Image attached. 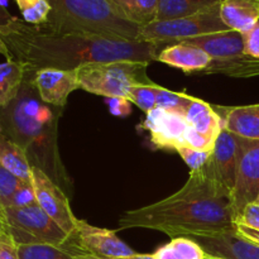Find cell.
<instances>
[{"label": "cell", "mask_w": 259, "mask_h": 259, "mask_svg": "<svg viewBox=\"0 0 259 259\" xmlns=\"http://www.w3.org/2000/svg\"><path fill=\"white\" fill-rule=\"evenodd\" d=\"M187 124L202 136L217 141L220 132L224 129V123L214 106L201 99L192 98L184 113Z\"/></svg>", "instance_id": "obj_19"}, {"label": "cell", "mask_w": 259, "mask_h": 259, "mask_svg": "<svg viewBox=\"0 0 259 259\" xmlns=\"http://www.w3.org/2000/svg\"><path fill=\"white\" fill-rule=\"evenodd\" d=\"M27 73V68L19 61L0 63V109L8 108L18 98Z\"/></svg>", "instance_id": "obj_22"}, {"label": "cell", "mask_w": 259, "mask_h": 259, "mask_svg": "<svg viewBox=\"0 0 259 259\" xmlns=\"http://www.w3.org/2000/svg\"><path fill=\"white\" fill-rule=\"evenodd\" d=\"M23 20L30 25H42L48 22L52 7L48 0H15Z\"/></svg>", "instance_id": "obj_27"}, {"label": "cell", "mask_w": 259, "mask_h": 259, "mask_svg": "<svg viewBox=\"0 0 259 259\" xmlns=\"http://www.w3.org/2000/svg\"><path fill=\"white\" fill-rule=\"evenodd\" d=\"M0 35L27 68L35 72L42 68L76 70L85 63L111 61H157L166 43L124 40L80 32H63L50 25H30L15 17L0 27Z\"/></svg>", "instance_id": "obj_1"}, {"label": "cell", "mask_w": 259, "mask_h": 259, "mask_svg": "<svg viewBox=\"0 0 259 259\" xmlns=\"http://www.w3.org/2000/svg\"><path fill=\"white\" fill-rule=\"evenodd\" d=\"M220 18L230 30L244 34L259 23V0H222Z\"/></svg>", "instance_id": "obj_18"}, {"label": "cell", "mask_w": 259, "mask_h": 259, "mask_svg": "<svg viewBox=\"0 0 259 259\" xmlns=\"http://www.w3.org/2000/svg\"><path fill=\"white\" fill-rule=\"evenodd\" d=\"M149 62L111 61L85 63L76 68L80 89L104 98H125L132 86L153 85L147 75Z\"/></svg>", "instance_id": "obj_5"}, {"label": "cell", "mask_w": 259, "mask_h": 259, "mask_svg": "<svg viewBox=\"0 0 259 259\" xmlns=\"http://www.w3.org/2000/svg\"><path fill=\"white\" fill-rule=\"evenodd\" d=\"M0 131H2V128H0Z\"/></svg>", "instance_id": "obj_47"}, {"label": "cell", "mask_w": 259, "mask_h": 259, "mask_svg": "<svg viewBox=\"0 0 259 259\" xmlns=\"http://www.w3.org/2000/svg\"><path fill=\"white\" fill-rule=\"evenodd\" d=\"M176 152L184 159L185 163L190 167L191 171H196V169L202 168L207 163L210 156H211V152L199 151V149H194L191 147L186 146L180 147V148H177Z\"/></svg>", "instance_id": "obj_31"}, {"label": "cell", "mask_w": 259, "mask_h": 259, "mask_svg": "<svg viewBox=\"0 0 259 259\" xmlns=\"http://www.w3.org/2000/svg\"><path fill=\"white\" fill-rule=\"evenodd\" d=\"M237 136L230 133L227 129L220 132L215 142V147L210 156V163L214 167L220 181L233 191L237 176Z\"/></svg>", "instance_id": "obj_15"}, {"label": "cell", "mask_w": 259, "mask_h": 259, "mask_svg": "<svg viewBox=\"0 0 259 259\" xmlns=\"http://www.w3.org/2000/svg\"><path fill=\"white\" fill-rule=\"evenodd\" d=\"M187 238L195 240L206 254L225 259H259V245L244 239L234 232L218 234H196Z\"/></svg>", "instance_id": "obj_13"}, {"label": "cell", "mask_w": 259, "mask_h": 259, "mask_svg": "<svg viewBox=\"0 0 259 259\" xmlns=\"http://www.w3.org/2000/svg\"><path fill=\"white\" fill-rule=\"evenodd\" d=\"M30 81L40 100L55 108H63L70 94L80 89L76 70L42 68L33 72Z\"/></svg>", "instance_id": "obj_12"}, {"label": "cell", "mask_w": 259, "mask_h": 259, "mask_svg": "<svg viewBox=\"0 0 259 259\" xmlns=\"http://www.w3.org/2000/svg\"><path fill=\"white\" fill-rule=\"evenodd\" d=\"M235 224H242L245 227L253 228V229L259 230V204L258 202H252L248 204L243 209V211L238 215Z\"/></svg>", "instance_id": "obj_34"}, {"label": "cell", "mask_w": 259, "mask_h": 259, "mask_svg": "<svg viewBox=\"0 0 259 259\" xmlns=\"http://www.w3.org/2000/svg\"><path fill=\"white\" fill-rule=\"evenodd\" d=\"M235 233L244 239L249 240V242L254 243V244L259 245V230L253 229V228L245 227L242 224H235Z\"/></svg>", "instance_id": "obj_38"}, {"label": "cell", "mask_w": 259, "mask_h": 259, "mask_svg": "<svg viewBox=\"0 0 259 259\" xmlns=\"http://www.w3.org/2000/svg\"><path fill=\"white\" fill-rule=\"evenodd\" d=\"M0 55H3L4 57H7L8 60H12V53H10L9 48L7 47V45H5V42L3 40L2 35H0Z\"/></svg>", "instance_id": "obj_41"}, {"label": "cell", "mask_w": 259, "mask_h": 259, "mask_svg": "<svg viewBox=\"0 0 259 259\" xmlns=\"http://www.w3.org/2000/svg\"><path fill=\"white\" fill-rule=\"evenodd\" d=\"M158 86L157 83L132 86L128 93V100L147 114L156 108V93Z\"/></svg>", "instance_id": "obj_29"}, {"label": "cell", "mask_w": 259, "mask_h": 259, "mask_svg": "<svg viewBox=\"0 0 259 259\" xmlns=\"http://www.w3.org/2000/svg\"><path fill=\"white\" fill-rule=\"evenodd\" d=\"M23 184L25 182H23L14 174L8 171L3 164H0V205L3 210L10 206L13 196Z\"/></svg>", "instance_id": "obj_30"}, {"label": "cell", "mask_w": 259, "mask_h": 259, "mask_svg": "<svg viewBox=\"0 0 259 259\" xmlns=\"http://www.w3.org/2000/svg\"><path fill=\"white\" fill-rule=\"evenodd\" d=\"M189 126L181 114L154 108L147 113L146 120L139 128L151 133V142L156 148L177 151V148L184 146L185 134Z\"/></svg>", "instance_id": "obj_11"}, {"label": "cell", "mask_w": 259, "mask_h": 259, "mask_svg": "<svg viewBox=\"0 0 259 259\" xmlns=\"http://www.w3.org/2000/svg\"><path fill=\"white\" fill-rule=\"evenodd\" d=\"M220 73L230 77L249 78L259 76V58L248 55L230 58H212L210 65L201 72V75Z\"/></svg>", "instance_id": "obj_20"}, {"label": "cell", "mask_w": 259, "mask_h": 259, "mask_svg": "<svg viewBox=\"0 0 259 259\" xmlns=\"http://www.w3.org/2000/svg\"><path fill=\"white\" fill-rule=\"evenodd\" d=\"M237 176L232 191L235 220L248 204L259 195V141L237 136Z\"/></svg>", "instance_id": "obj_8"}, {"label": "cell", "mask_w": 259, "mask_h": 259, "mask_svg": "<svg viewBox=\"0 0 259 259\" xmlns=\"http://www.w3.org/2000/svg\"><path fill=\"white\" fill-rule=\"evenodd\" d=\"M215 142L217 141L202 136L199 132H196L195 129H192L191 126H189L186 134H185L184 146L191 147V148L199 149V151L212 152V149H214L215 147Z\"/></svg>", "instance_id": "obj_32"}, {"label": "cell", "mask_w": 259, "mask_h": 259, "mask_svg": "<svg viewBox=\"0 0 259 259\" xmlns=\"http://www.w3.org/2000/svg\"><path fill=\"white\" fill-rule=\"evenodd\" d=\"M76 259H98L90 254H76Z\"/></svg>", "instance_id": "obj_42"}, {"label": "cell", "mask_w": 259, "mask_h": 259, "mask_svg": "<svg viewBox=\"0 0 259 259\" xmlns=\"http://www.w3.org/2000/svg\"><path fill=\"white\" fill-rule=\"evenodd\" d=\"M0 212H3V207H2V205H0Z\"/></svg>", "instance_id": "obj_46"}, {"label": "cell", "mask_w": 259, "mask_h": 259, "mask_svg": "<svg viewBox=\"0 0 259 259\" xmlns=\"http://www.w3.org/2000/svg\"><path fill=\"white\" fill-rule=\"evenodd\" d=\"M4 230L19 244H52L62 247L70 235L63 232L39 205L7 207L3 210Z\"/></svg>", "instance_id": "obj_7"}, {"label": "cell", "mask_w": 259, "mask_h": 259, "mask_svg": "<svg viewBox=\"0 0 259 259\" xmlns=\"http://www.w3.org/2000/svg\"><path fill=\"white\" fill-rule=\"evenodd\" d=\"M0 164L25 184H32V167L28 154L13 139L0 137Z\"/></svg>", "instance_id": "obj_21"}, {"label": "cell", "mask_w": 259, "mask_h": 259, "mask_svg": "<svg viewBox=\"0 0 259 259\" xmlns=\"http://www.w3.org/2000/svg\"><path fill=\"white\" fill-rule=\"evenodd\" d=\"M34 204H37V200H35L34 190H33L32 184H23L20 189L13 196L12 204H10L9 207H24Z\"/></svg>", "instance_id": "obj_33"}, {"label": "cell", "mask_w": 259, "mask_h": 259, "mask_svg": "<svg viewBox=\"0 0 259 259\" xmlns=\"http://www.w3.org/2000/svg\"><path fill=\"white\" fill-rule=\"evenodd\" d=\"M220 3L222 0H158L157 20L189 17L210 9Z\"/></svg>", "instance_id": "obj_23"}, {"label": "cell", "mask_w": 259, "mask_h": 259, "mask_svg": "<svg viewBox=\"0 0 259 259\" xmlns=\"http://www.w3.org/2000/svg\"><path fill=\"white\" fill-rule=\"evenodd\" d=\"M243 35H244L245 55L259 58V23Z\"/></svg>", "instance_id": "obj_37"}, {"label": "cell", "mask_w": 259, "mask_h": 259, "mask_svg": "<svg viewBox=\"0 0 259 259\" xmlns=\"http://www.w3.org/2000/svg\"><path fill=\"white\" fill-rule=\"evenodd\" d=\"M14 19L15 17H13V15L7 10L5 5L0 2V27L9 24V23L13 22Z\"/></svg>", "instance_id": "obj_39"}, {"label": "cell", "mask_w": 259, "mask_h": 259, "mask_svg": "<svg viewBox=\"0 0 259 259\" xmlns=\"http://www.w3.org/2000/svg\"><path fill=\"white\" fill-rule=\"evenodd\" d=\"M98 259H154L153 254H132V255H126V257H115V258H99Z\"/></svg>", "instance_id": "obj_40"}, {"label": "cell", "mask_w": 259, "mask_h": 259, "mask_svg": "<svg viewBox=\"0 0 259 259\" xmlns=\"http://www.w3.org/2000/svg\"><path fill=\"white\" fill-rule=\"evenodd\" d=\"M0 259H19L18 244L5 230L0 234Z\"/></svg>", "instance_id": "obj_36"}, {"label": "cell", "mask_w": 259, "mask_h": 259, "mask_svg": "<svg viewBox=\"0 0 259 259\" xmlns=\"http://www.w3.org/2000/svg\"><path fill=\"white\" fill-rule=\"evenodd\" d=\"M230 133L245 139L259 141V104L247 106H214Z\"/></svg>", "instance_id": "obj_16"}, {"label": "cell", "mask_w": 259, "mask_h": 259, "mask_svg": "<svg viewBox=\"0 0 259 259\" xmlns=\"http://www.w3.org/2000/svg\"><path fill=\"white\" fill-rule=\"evenodd\" d=\"M194 96H190L186 93H176L166 88L158 86L156 93V108L164 109L167 111L184 115L185 109L187 108L189 103Z\"/></svg>", "instance_id": "obj_28"}, {"label": "cell", "mask_w": 259, "mask_h": 259, "mask_svg": "<svg viewBox=\"0 0 259 259\" xmlns=\"http://www.w3.org/2000/svg\"><path fill=\"white\" fill-rule=\"evenodd\" d=\"M184 42L201 48L211 58H230L245 55L244 35L235 30L200 35Z\"/></svg>", "instance_id": "obj_17"}, {"label": "cell", "mask_w": 259, "mask_h": 259, "mask_svg": "<svg viewBox=\"0 0 259 259\" xmlns=\"http://www.w3.org/2000/svg\"><path fill=\"white\" fill-rule=\"evenodd\" d=\"M8 108V124L13 141L19 144L33 166L39 167L55 181H67L57 147L60 111L40 100L32 81L24 80L18 98Z\"/></svg>", "instance_id": "obj_3"}, {"label": "cell", "mask_w": 259, "mask_h": 259, "mask_svg": "<svg viewBox=\"0 0 259 259\" xmlns=\"http://www.w3.org/2000/svg\"><path fill=\"white\" fill-rule=\"evenodd\" d=\"M124 18L139 27L156 22L158 0H111Z\"/></svg>", "instance_id": "obj_24"}, {"label": "cell", "mask_w": 259, "mask_h": 259, "mask_svg": "<svg viewBox=\"0 0 259 259\" xmlns=\"http://www.w3.org/2000/svg\"><path fill=\"white\" fill-rule=\"evenodd\" d=\"M4 232V217H3V212H0V234Z\"/></svg>", "instance_id": "obj_43"}, {"label": "cell", "mask_w": 259, "mask_h": 259, "mask_svg": "<svg viewBox=\"0 0 259 259\" xmlns=\"http://www.w3.org/2000/svg\"><path fill=\"white\" fill-rule=\"evenodd\" d=\"M206 252L195 240L187 237L174 238L168 244L158 248L154 259H205Z\"/></svg>", "instance_id": "obj_25"}, {"label": "cell", "mask_w": 259, "mask_h": 259, "mask_svg": "<svg viewBox=\"0 0 259 259\" xmlns=\"http://www.w3.org/2000/svg\"><path fill=\"white\" fill-rule=\"evenodd\" d=\"M32 186L40 209L68 235H72L78 219L73 215L70 201L57 182L39 167H32Z\"/></svg>", "instance_id": "obj_10"}, {"label": "cell", "mask_w": 259, "mask_h": 259, "mask_svg": "<svg viewBox=\"0 0 259 259\" xmlns=\"http://www.w3.org/2000/svg\"><path fill=\"white\" fill-rule=\"evenodd\" d=\"M75 254H90L99 258L126 257L136 254L128 244L118 238L115 230L96 228L78 220L75 233L63 244Z\"/></svg>", "instance_id": "obj_9"}, {"label": "cell", "mask_w": 259, "mask_h": 259, "mask_svg": "<svg viewBox=\"0 0 259 259\" xmlns=\"http://www.w3.org/2000/svg\"><path fill=\"white\" fill-rule=\"evenodd\" d=\"M212 58L196 46L185 42L166 46L158 53L157 61L171 67L179 68L186 73H200L210 65Z\"/></svg>", "instance_id": "obj_14"}, {"label": "cell", "mask_w": 259, "mask_h": 259, "mask_svg": "<svg viewBox=\"0 0 259 259\" xmlns=\"http://www.w3.org/2000/svg\"><path fill=\"white\" fill-rule=\"evenodd\" d=\"M254 202H258V204H259V195H258V197H257V200H255V201Z\"/></svg>", "instance_id": "obj_45"}, {"label": "cell", "mask_w": 259, "mask_h": 259, "mask_svg": "<svg viewBox=\"0 0 259 259\" xmlns=\"http://www.w3.org/2000/svg\"><path fill=\"white\" fill-rule=\"evenodd\" d=\"M230 30L220 18V4L189 15L168 20H156L141 28V42L179 43L200 35Z\"/></svg>", "instance_id": "obj_6"}, {"label": "cell", "mask_w": 259, "mask_h": 259, "mask_svg": "<svg viewBox=\"0 0 259 259\" xmlns=\"http://www.w3.org/2000/svg\"><path fill=\"white\" fill-rule=\"evenodd\" d=\"M133 228L157 230L172 239L234 232L232 191L220 181L212 164L207 161L202 168L190 171L186 184L174 195L154 204L129 210L119 218V229Z\"/></svg>", "instance_id": "obj_2"}, {"label": "cell", "mask_w": 259, "mask_h": 259, "mask_svg": "<svg viewBox=\"0 0 259 259\" xmlns=\"http://www.w3.org/2000/svg\"><path fill=\"white\" fill-rule=\"evenodd\" d=\"M19 259H76L75 253L66 247H57L52 244H19L18 245Z\"/></svg>", "instance_id": "obj_26"}, {"label": "cell", "mask_w": 259, "mask_h": 259, "mask_svg": "<svg viewBox=\"0 0 259 259\" xmlns=\"http://www.w3.org/2000/svg\"><path fill=\"white\" fill-rule=\"evenodd\" d=\"M205 259H225V258H220V257H212V255H209V254H207V255H206V258H205Z\"/></svg>", "instance_id": "obj_44"}, {"label": "cell", "mask_w": 259, "mask_h": 259, "mask_svg": "<svg viewBox=\"0 0 259 259\" xmlns=\"http://www.w3.org/2000/svg\"><path fill=\"white\" fill-rule=\"evenodd\" d=\"M105 104L108 105L109 111L114 116H125L131 115L132 103L125 98H105Z\"/></svg>", "instance_id": "obj_35"}, {"label": "cell", "mask_w": 259, "mask_h": 259, "mask_svg": "<svg viewBox=\"0 0 259 259\" xmlns=\"http://www.w3.org/2000/svg\"><path fill=\"white\" fill-rule=\"evenodd\" d=\"M51 28L124 40H139L141 28L123 17L111 0H48Z\"/></svg>", "instance_id": "obj_4"}]
</instances>
